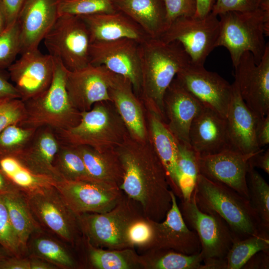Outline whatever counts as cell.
<instances>
[{
    "instance_id": "1",
    "label": "cell",
    "mask_w": 269,
    "mask_h": 269,
    "mask_svg": "<svg viewBox=\"0 0 269 269\" xmlns=\"http://www.w3.org/2000/svg\"><path fill=\"white\" fill-rule=\"evenodd\" d=\"M124 170L120 188L140 205L144 216L160 222L171 206V189L166 169L149 134L139 140L128 134L115 148Z\"/></svg>"
},
{
    "instance_id": "2",
    "label": "cell",
    "mask_w": 269,
    "mask_h": 269,
    "mask_svg": "<svg viewBox=\"0 0 269 269\" xmlns=\"http://www.w3.org/2000/svg\"><path fill=\"white\" fill-rule=\"evenodd\" d=\"M141 83L140 95L144 108L158 114L166 122L163 97L176 75L191 63L178 42L148 38L140 44Z\"/></svg>"
},
{
    "instance_id": "3",
    "label": "cell",
    "mask_w": 269,
    "mask_h": 269,
    "mask_svg": "<svg viewBox=\"0 0 269 269\" xmlns=\"http://www.w3.org/2000/svg\"><path fill=\"white\" fill-rule=\"evenodd\" d=\"M193 193L199 209L221 218L234 239H243L264 232L249 200L230 187L199 174Z\"/></svg>"
},
{
    "instance_id": "4",
    "label": "cell",
    "mask_w": 269,
    "mask_h": 269,
    "mask_svg": "<svg viewBox=\"0 0 269 269\" xmlns=\"http://www.w3.org/2000/svg\"><path fill=\"white\" fill-rule=\"evenodd\" d=\"M218 17L220 32L216 47L228 50L234 68L246 52H250L258 64L269 45L265 37L269 35V0H263L253 10L227 12Z\"/></svg>"
},
{
    "instance_id": "5",
    "label": "cell",
    "mask_w": 269,
    "mask_h": 269,
    "mask_svg": "<svg viewBox=\"0 0 269 269\" xmlns=\"http://www.w3.org/2000/svg\"><path fill=\"white\" fill-rule=\"evenodd\" d=\"M81 232L91 246L104 249H134L129 231L136 222L144 219L139 204L125 193L119 202L110 210L100 213L77 215Z\"/></svg>"
},
{
    "instance_id": "6",
    "label": "cell",
    "mask_w": 269,
    "mask_h": 269,
    "mask_svg": "<svg viewBox=\"0 0 269 269\" xmlns=\"http://www.w3.org/2000/svg\"><path fill=\"white\" fill-rule=\"evenodd\" d=\"M79 123L66 130L55 131L62 143L73 146L87 145L103 151L115 149L129 133L112 102L96 103L81 112Z\"/></svg>"
},
{
    "instance_id": "7",
    "label": "cell",
    "mask_w": 269,
    "mask_h": 269,
    "mask_svg": "<svg viewBox=\"0 0 269 269\" xmlns=\"http://www.w3.org/2000/svg\"><path fill=\"white\" fill-rule=\"evenodd\" d=\"M54 60L50 85L39 96L24 102L26 115L20 125L36 129L47 126L60 131L79 123L81 112L73 106L66 87L67 69L58 60Z\"/></svg>"
},
{
    "instance_id": "8",
    "label": "cell",
    "mask_w": 269,
    "mask_h": 269,
    "mask_svg": "<svg viewBox=\"0 0 269 269\" xmlns=\"http://www.w3.org/2000/svg\"><path fill=\"white\" fill-rule=\"evenodd\" d=\"M43 41L49 54L69 71L90 64V34L78 16L59 15Z\"/></svg>"
},
{
    "instance_id": "9",
    "label": "cell",
    "mask_w": 269,
    "mask_h": 269,
    "mask_svg": "<svg viewBox=\"0 0 269 269\" xmlns=\"http://www.w3.org/2000/svg\"><path fill=\"white\" fill-rule=\"evenodd\" d=\"M219 32V17L211 12L203 17L192 15L177 18L159 38L168 43L179 42L192 64L204 65L208 55L217 47Z\"/></svg>"
},
{
    "instance_id": "10",
    "label": "cell",
    "mask_w": 269,
    "mask_h": 269,
    "mask_svg": "<svg viewBox=\"0 0 269 269\" xmlns=\"http://www.w3.org/2000/svg\"><path fill=\"white\" fill-rule=\"evenodd\" d=\"M25 194L30 210L41 228L72 245L77 242L81 232L77 215L69 207L55 185Z\"/></svg>"
},
{
    "instance_id": "11",
    "label": "cell",
    "mask_w": 269,
    "mask_h": 269,
    "mask_svg": "<svg viewBox=\"0 0 269 269\" xmlns=\"http://www.w3.org/2000/svg\"><path fill=\"white\" fill-rule=\"evenodd\" d=\"M187 226L197 234L203 262L211 259H225L234 238L226 222L219 216L202 211L193 193L190 199H181L179 206Z\"/></svg>"
},
{
    "instance_id": "12",
    "label": "cell",
    "mask_w": 269,
    "mask_h": 269,
    "mask_svg": "<svg viewBox=\"0 0 269 269\" xmlns=\"http://www.w3.org/2000/svg\"><path fill=\"white\" fill-rule=\"evenodd\" d=\"M140 44L129 38L91 43L90 64L105 66L127 79L138 96L141 83Z\"/></svg>"
},
{
    "instance_id": "13",
    "label": "cell",
    "mask_w": 269,
    "mask_h": 269,
    "mask_svg": "<svg viewBox=\"0 0 269 269\" xmlns=\"http://www.w3.org/2000/svg\"><path fill=\"white\" fill-rule=\"evenodd\" d=\"M55 186L77 215L108 211L124 195L119 187L94 179L61 180Z\"/></svg>"
},
{
    "instance_id": "14",
    "label": "cell",
    "mask_w": 269,
    "mask_h": 269,
    "mask_svg": "<svg viewBox=\"0 0 269 269\" xmlns=\"http://www.w3.org/2000/svg\"><path fill=\"white\" fill-rule=\"evenodd\" d=\"M235 81L241 97L258 117L269 114V45L258 64L246 52L235 67Z\"/></svg>"
},
{
    "instance_id": "15",
    "label": "cell",
    "mask_w": 269,
    "mask_h": 269,
    "mask_svg": "<svg viewBox=\"0 0 269 269\" xmlns=\"http://www.w3.org/2000/svg\"><path fill=\"white\" fill-rule=\"evenodd\" d=\"M171 196V206L164 220L157 222L147 218L151 236L141 250L169 249L188 255L200 253V243L196 233L185 223L172 191Z\"/></svg>"
},
{
    "instance_id": "16",
    "label": "cell",
    "mask_w": 269,
    "mask_h": 269,
    "mask_svg": "<svg viewBox=\"0 0 269 269\" xmlns=\"http://www.w3.org/2000/svg\"><path fill=\"white\" fill-rule=\"evenodd\" d=\"M176 79L204 106L226 118L232 94L233 86L204 65L190 63L176 75Z\"/></svg>"
},
{
    "instance_id": "17",
    "label": "cell",
    "mask_w": 269,
    "mask_h": 269,
    "mask_svg": "<svg viewBox=\"0 0 269 269\" xmlns=\"http://www.w3.org/2000/svg\"><path fill=\"white\" fill-rule=\"evenodd\" d=\"M8 67L14 86L23 102L35 98L46 90L54 74L55 60L49 54L38 49L24 51Z\"/></svg>"
},
{
    "instance_id": "18",
    "label": "cell",
    "mask_w": 269,
    "mask_h": 269,
    "mask_svg": "<svg viewBox=\"0 0 269 269\" xmlns=\"http://www.w3.org/2000/svg\"><path fill=\"white\" fill-rule=\"evenodd\" d=\"M257 152L243 154L228 148L213 154L199 155L200 174L230 187L249 200L247 175L250 159Z\"/></svg>"
},
{
    "instance_id": "19",
    "label": "cell",
    "mask_w": 269,
    "mask_h": 269,
    "mask_svg": "<svg viewBox=\"0 0 269 269\" xmlns=\"http://www.w3.org/2000/svg\"><path fill=\"white\" fill-rule=\"evenodd\" d=\"M115 75L105 66L91 64L76 70H67L66 87L73 106L83 112L90 110L96 103L112 102L109 91Z\"/></svg>"
},
{
    "instance_id": "20",
    "label": "cell",
    "mask_w": 269,
    "mask_h": 269,
    "mask_svg": "<svg viewBox=\"0 0 269 269\" xmlns=\"http://www.w3.org/2000/svg\"><path fill=\"white\" fill-rule=\"evenodd\" d=\"M163 106L169 131L178 141L189 144L190 126L204 106L175 77L164 93Z\"/></svg>"
},
{
    "instance_id": "21",
    "label": "cell",
    "mask_w": 269,
    "mask_h": 269,
    "mask_svg": "<svg viewBox=\"0 0 269 269\" xmlns=\"http://www.w3.org/2000/svg\"><path fill=\"white\" fill-rule=\"evenodd\" d=\"M59 0H26L17 19L20 53L38 46L59 16Z\"/></svg>"
},
{
    "instance_id": "22",
    "label": "cell",
    "mask_w": 269,
    "mask_h": 269,
    "mask_svg": "<svg viewBox=\"0 0 269 269\" xmlns=\"http://www.w3.org/2000/svg\"><path fill=\"white\" fill-rule=\"evenodd\" d=\"M189 140L190 146L199 156L213 154L231 148L226 118L204 106L191 123Z\"/></svg>"
},
{
    "instance_id": "23",
    "label": "cell",
    "mask_w": 269,
    "mask_h": 269,
    "mask_svg": "<svg viewBox=\"0 0 269 269\" xmlns=\"http://www.w3.org/2000/svg\"><path fill=\"white\" fill-rule=\"evenodd\" d=\"M232 86V97L225 118L230 148L243 154L256 153L262 149L255 135L258 117L242 99L235 81Z\"/></svg>"
},
{
    "instance_id": "24",
    "label": "cell",
    "mask_w": 269,
    "mask_h": 269,
    "mask_svg": "<svg viewBox=\"0 0 269 269\" xmlns=\"http://www.w3.org/2000/svg\"><path fill=\"white\" fill-rule=\"evenodd\" d=\"M61 144L54 129L41 127L36 129L27 146L16 156L34 173L58 182L62 179L54 167V160Z\"/></svg>"
},
{
    "instance_id": "25",
    "label": "cell",
    "mask_w": 269,
    "mask_h": 269,
    "mask_svg": "<svg viewBox=\"0 0 269 269\" xmlns=\"http://www.w3.org/2000/svg\"><path fill=\"white\" fill-rule=\"evenodd\" d=\"M149 137L167 174L171 191L182 198L177 165L178 140L168 129L166 122L154 111L144 108Z\"/></svg>"
},
{
    "instance_id": "26",
    "label": "cell",
    "mask_w": 269,
    "mask_h": 269,
    "mask_svg": "<svg viewBox=\"0 0 269 269\" xmlns=\"http://www.w3.org/2000/svg\"><path fill=\"white\" fill-rule=\"evenodd\" d=\"M109 95L129 134L145 140L148 136L143 103L134 92L127 79L116 74L109 88Z\"/></svg>"
},
{
    "instance_id": "27",
    "label": "cell",
    "mask_w": 269,
    "mask_h": 269,
    "mask_svg": "<svg viewBox=\"0 0 269 269\" xmlns=\"http://www.w3.org/2000/svg\"><path fill=\"white\" fill-rule=\"evenodd\" d=\"M79 17L88 28L91 43L129 38L141 43L149 38L137 24L118 10Z\"/></svg>"
},
{
    "instance_id": "28",
    "label": "cell",
    "mask_w": 269,
    "mask_h": 269,
    "mask_svg": "<svg viewBox=\"0 0 269 269\" xmlns=\"http://www.w3.org/2000/svg\"><path fill=\"white\" fill-rule=\"evenodd\" d=\"M114 5L149 38H160L168 27L163 0H115Z\"/></svg>"
},
{
    "instance_id": "29",
    "label": "cell",
    "mask_w": 269,
    "mask_h": 269,
    "mask_svg": "<svg viewBox=\"0 0 269 269\" xmlns=\"http://www.w3.org/2000/svg\"><path fill=\"white\" fill-rule=\"evenodd\" d=\"M75 146L91 178L120 187L124 170L115 149L100 151L87 145Z\"/></svg>"
},
{
    "instance_id": "30",
    "label": "cell",
    "mask_w": 269,
    "mask_h": 269,
    "mask_svg": "<svg viewBox=\"0 0 269 269\" xmlns=\"http://www.w3.org/2000/svg\"><path fill=\"white\" fill-rule=\"evenodd\" d=\"M0 195L7 208L16 235L27 252V245L30 237L41 231L42 228L30 210L24 193L16 191Z\"/></svg>"
},
{
    "instance_id": "31",
    "label": "cell",
    "mask_w": 269,
    "mask_h": 269,
    "mask_svg": "<svg viewBox=\"0 0 269 269\" xmlns=\"http://www.w3.org/2000/svg\"><path fill=\"white\" fill-rule=\"evenodd\" d=\"M0 169L18 190L25 194L55 185L53 179L33 172L14 155H0Z\"/></svg>"
},
{
    "instance_id": "32",
    "label": "cell",
    "mask_w": 269,
    "mask_h": 269,
    "mask_svg": "<svg viewBox=\"0 0 269 269\" xmlns=\"http://www.w3.org/2000/svg\"><path fill=\"white\" fill-rule=\"evenodd\" d=\"M90 265L97 269H144L142 259L134 249L109 250L94 247L86 241Z\"/></svg>"
},
{
    "instance_id": "33",
    "label": "cell",
    "mask_w": 269,
    "mask_h": 269,
    "mask_svg": "<svg viewBox=\"0 0 269 269\" xmlns=\"http://www.w3.org/2000/svg\"><path fill=\"white\" fill-rule=\"evenodd\" d=\"M141 255L144 269H204L198 253L191 255L169 249H149Z\"/></svg>"
},
{
    "instance_id": "34",
    "label": "cell",
    "mask_w": 269,
    "mask_h": 269,
    "mask_svg": "<svg viewBox=\"0 0 269 269\" xmlns=\"http://www.w3.org/2000/svg\"><path fill=\"white\" fill-rule=\"evenodd\" d=\"M41 231L32 235L27 245V252L42 259L58 268L72 269L76 263L68 251L57 241L40 234Z\"/></svg>"
},
{
    "instance_id": "35",
    "label": "cell",
    "mask_w": 269,
    "mask_h": 269,
    "mask_svg": "<svg viewBox=\"0 0 269 269\" xmlns=\"http://www.w3.org/2000/svg\"><path fill=\"white\" fill-rule=\"evenodd\" d=\"M269 233L262 232L243 239H234L225 259L227 269H241L256 254L269 252Z\"/></svg>"
},
{
    "instance_id": "36",
    "label": "cell",
    "mask_w": 269,
    "mask_h": 269,
    "mask_svg": "<svg viewBox=\"0 0 269 269\" xmlns=\"http://www.w3.org/2000/svg\"><path fill=\"white\" fill-rule=\"evenodd\" d=\"M54 166L62 180L93 179L75 146L61 142L55 157Z\"/></svg>"
},
{
    "instance_id": "37",
    "label": "cell",
    "mask_w": 269,
    "mask_h": 269,
    "mask_svg": "<svg viewBox=\"0 0 269 269\" xmlns=\"http://www.w3.org/2000/svg\"><path fill=\"white\" fill-rule=\"evenodd\" d=\"M247 177L250 204L260 219L263 231L269 233V185L251 165Z\"/></svg>"
},
{
    "instance_id": "38",
    "label": "cell",
    "mask_w": 269,
    "mask_h": 269,
    "mask_svg": "<svg viewBox=\"0 0 269 269\" xmlns=\"http://www.w3.org/2000/svg\"><path fill=\"white\" fill-rule=\"evenodd\" d=\"M198 156L189 144L178 141L177 165L182 195L181 199L189 200L192 195L200 174Z\"/></svg>"
},
{
    "instance_id": "39",
    "label": "cell",
    "mask_w": 269,
    "mask_h": 269,
    "mask_svg": "<svg viewBox=\"0 0 269 269\" xmlns=\"http://www.w3.org/2000/svg\"><path fill=\"white\" fill-rule=\"evenodd\" d=\"M37 129L13 124L0 133V155H17L27 146Z\"/></svg>"
},
{
    "instance_id": "40",
    "label": "cell",
    "mask_w": 269,
    "mask_h": 269,
    "mask_svg": "<svg viewBox=\"0 0 269 269\" xmlns=\"http://www.w3.org/2000/svg\"><path fill=\"white\" fill-rule=\"evenodd\" d=\"M115 0H59V15L83 16L102 13L113 12L117 10Z\"/></svg>"
},
{
    "instance_id": "41",
    "label": "cell",
    "mask_w": 269,
    "mask_h": 269,
    "mask_svg": "<svg viewBox=\"0 0 269 269\" xmlns=\"http://www.w3.org/2000/svg\"><path fill=\"white\" fill-rule=\"evenodd\" d=\"M20 50V29L17 21L0 33V68H8Z\"/></svg>"
},
{
    "instance_id": "42",
    "label": "cell",
    "mask_w": 269,
    "mask_h": 269,
    "mask_svg": "<svg viewBox=\"0 0 269 269\" xmlns=\"http://www.w3.org/2000/svg\"><path fill=\"white\" fill-rule=\"evenodd\" d=\"M0 244L12 255L23 257L21 246L10 221L7 208L0 195Z\"/></svg>"
},
{
    "instance_id": "43",
    "label": "cell",
    "mask_w": 269,
    "mask_h": 269,
    "mask_svg": "<svg viewBox=\"0 0 269 269\" xmlns=\"http://www.w3.org/2000/svg\"><path fill=\"white\" fill-rule=\"evenodd\" d=\"M24 102L15 98L0 101V133L8 126L21 123L25 118Z\"/></svg>"
},
{
    "instance_id": "44",
    "label": "cell",
    "mask_w": 269,
    "mask_h": 269,
    "mask_svg": "<svg viewBox=\"0 0 269 269\" xmlns=\"http://www.w3.org/2000/svg\"><path fill=\"white\" fill-rule=\"evenodd\" d=\"M166 12L168 27L179 17L194 15L196 0H163Z\"/></svg>"
},
{
    "instance_id": "45",
    "label": "cell",
    "mask_w": 269,
    "mask_h": 269,
    "mask_svg": "<svg viewBox=\"0 0 269 269\" xmlns=\"http://www.w3.org/2000/svg\"><path fill=\"white\" fill-rule=\"evenodd\" d=\"M263 0H215L211 12L217 15L230 11H248L258 8Z\"/></svg>"
},
{
    "instance_id": "46",
    "label": "cell",
    "mask_w": 269,
    "mask_h": 269,
    "mask_svg": "<svg viewBox=\"0 0 269 269\" xmlns=\"http://www.w3.org/2000/svg\"><path fill=\"white\" fill-rule=\"evenodd\" d=\"M151 236V229L147 218L135 223L129 231V237L132 244L134 247L141 249L148 243Z\"/></svg>"
},
{
    "instance_id": "47",
    "label": "cell",
    "mask_w": 269,
    "mask_h": 269,
    "mask_svg": "<svg viewBox=\"0 0 269 269\" xmlns=\"http://www.w3.org/2000/svg\"><path fill=\"white\" fill-rule=\"evenodd\" d=\"M26 0H0L6 27L17 21Z\"/></svg>"
},
{
    "instance_id": "48",
    "label": "cell",
    "mask_w": 269,
    "mask_h": 269,
    "mask_svg": "<svg viewBox=\"0 0 269 269\" xmlns=\"http://www.w3.org/2000/svg\"><path fill=\"white\" fill-rule=\"evenodd\" d=\"M255 135L258 146L262 148L269 143V114L257 117Z\"/></svg>"
},
{
    "instance_id": "49",
    "label": "cell",
    "mask_w": 269,
    "mask_h": 269,
    "mask_svg": "<svg viewBox=\"0 0 269 269\" xmlns=\"http://www.w3.org/2000/svg\"><path fill=\"white\" fill-rule=\"evenodd\" d=\"M0 269H30L28 258L10 256L0 261Z\"/></svg>"
},
{
    "instance_id": "50",
    "label": "cell",
    "mask_w": 269,
    "mask_h": 269,
    "mask_svg": "<svg viewBox=\"0 0 269 269\" xmlns=\"http://www.w3.org/2000/svg\"><path fill=\"white\" fill-rule=\"evenodd\" d=\"M269 252L261 251L254 255L243 266L246 269H268Z\"/></svg>"
},
{
    "instance_id": "51",
    "label": "cell",
    "mask_w": 269,
    "mask_h": 269,
    "mask_svg": "<svg viewBox=\"0 0 269 269\" xmlns=\"http://www.w3.org/2000/svg\"><path fill=\"white\" fill-rule=\"evenodd\" d=\"M15 98L20 99L19 93L0 72V101Z\"/></svg>"
},
{
    "instance_id": "52",
    "label": "cell",
    "mask_w": 269,
    "mask_h": 269,
    "mask_svg": "<svg viewBox=\"0 0 269 269\" xmlns=\"http://www.w3.org/2000/svg\"><path fill=\"white\" fill-rule=\"evenodd\" d=\"M250 164L254 168L261 169L267 174H269V150L264 151L261 149L250 159Z\"/></svg>"
},
{
    "instance_id": "53",
    "label": "cell",
    "mask_w": 269,
    "mask_h": 269,
    "mask_svg": "<svg viewBox=\"0 0 269 269\" xmlns=\"http://www.w3.org/2000/svg\"><path fill=\"white\" fill-rule=\"evenodd\" d=\"M215 0H196V17H203L210 13Z\"/></svg>"
},
{
    "instance_id": "54",
    "label": "cell",
    "mask_w": 269,
    "mask_h": 269,
    "mask_svg": "<svg viewBox=\"0 0 269 269\" xmlns=\"http://www.w3.org/2000/svg\"><path fill=\"white\" fill-rule=\"evenodd\" d=\"M28 259L30 269H55L58 268L51 263L36 257L29 256Z\"/></svg>"
},
{
    "instance_id": "55",
    "label": "cell",
    "mask_w": 269,
    "mask_h": 269,
    "mask_svg": "<svg viewBox=\"0 0 269 269\" xmlns=\"http://www.w3.org/2000/svg\"><path fill=\"white\" fill-rule=\"evenodd\" d=\"M19 191L9 181L0 169V195Z\"/></svg>"
},
{
    "instance_id": "56",
    "label": "cell",
    "mask_w": 269,
    "mask_h": 269,
    "mask_svg": "<svg viewBox=\"0 0 269 269\" xmlns=\"http://www.w3.org/2000/svg\"><path fill=\"white\" fill-rule=\"evenodd\" d=\"M6 27L4 16L0 5V33Z\"/></svg>"
},
{
    "instance_id": "57",
    "label": "cell",
    "mask_w": 269,
    "mask_h": 269,
    "mask_svg": "<svg viewBox=\"0 0 269 269\" xmlns=\"http://www.w3.org/2000/svg\"><path fill=\"white\" fill-rule=\"evenodd\" d=\"M12 256L6 249L0 244V261L3 259Z\"/></svg>"
}]
</instances>
